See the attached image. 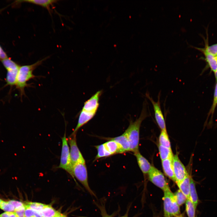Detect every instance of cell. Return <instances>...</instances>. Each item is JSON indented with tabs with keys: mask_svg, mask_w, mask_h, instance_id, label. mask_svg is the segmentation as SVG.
Returning a JSON list of instances; mask_svg holds the SVG:
<instances>
[{
	"mask_svg": "<svg viewBox=\"0 0 217 217\" xmlns=\"http://www.w3.org/2000/svg\"><path fill=\"white\" fill-rule=\"evenodd\" d=\"M146 100L144 101L140 116L134 121H130L129 125L124 133L128 139L130 151L135 153L139 152V143L140 128L141 123L150 114L148 111V106Z\"/></svg>",
	"mask_w": 217,
	"mask_h": 217,
	"instance_id": "6da1fadb",
	"label": "cell"
},
{
	"mask_svg": "<svg viewBox=\"0 0 217 217\" xmlns=\"http://www.w3.org/2000/svg\"><path fill=\"white\" fill-rule=\"evenodd\" d=\"M102 93L101 90L98 91L84 102L80 112L77 124L72 134H76L79 128L95 115L99 107V98Z\"/></svg>",
	"mask_w": 217,
	"mask_h": 217,
	"instance_id": "7a4b0ae2",
	"label": "cell"
},
{
	"mask_svg": "<svg viewBox=\"0 0 217 217\" xmlns=\"http://www.w3.org/2000/svg\"><path fill=\"white\" fill-rule=\"evenodd\" d=\"M48 57L39 60L30 65L20 66L17 76L15 85L16 88L20 92L21 98L22 96L25 94L24 91L25 88L30 86V85L27 83V82L31 79H33L36 77L33 74V71Z\"/></svg>",
	"mask_w": 217,
	"mask_h": 217,
	"instance_id": "3957f363",
	"label": "cell"
},
{
	"mask_svg": "<svg viewBox=\"0 0 217 217\" xmlns=\"http://www.w3.org/2000/svg\"><path fill=\"white\" fill-rule=\"evenodd\" d=\"M163 199L164 217H175L180 214V206L170 189L164 191Z\"/></svg>",
	"mask_w": 217,
	"mask_h": 217,
	"instance_id": "277c9868",
	"label": "cell"
},
{
	"mask_svg": "<svg viewBox=\"0 0 217 217\" xmlns=\"http://www.w3.org/2000/svg\"><path fill=\"white\" fill-rule=\"evenodd\" d=\"M72 176L73 178L75 177L91 196L96 197L88 184L87 171L85 163H79L74 165L72 168Z\"/></svg>",
	"mask_w": 217,
	"mask_h": 217,
	"instance_id": "5b68a950",
	"label": "cell"
},
{
	"mask_svg": "<svg viewBox=\"0 0 217 217\" xmlns=\"http://www.w3.org/2000/svg\"><path fill=\"white\" fill-rule=\"evenodd\" d=\"M62 142L60 163L58 168L64 170L72 176V167L71 163L70 148L65 131L62 138Z\"/></svg>",
	"mask_w": 217,
	"mask_h": 217,
	"instance_id": "8992f818",
	"label": "cell"
},
{
	"mask_svg": "<svg viewBox=\"0 0 217 217\" xmlns=\"http://www.w3.org/2000/svg\"><path fill=\"white\" fill-rule=\"evenodd\" d=\"M76 134H71L68 139L70 146L71 163L72 167L79 163H85V161L77 146L76 138Z\"/></svg>",
	"mask_w": 217,
	"mask_h": 217,
	"instance_id": "52a82bcc",
	"label": "cell"
},
{
	"mask_svg": "<svg viewBox=\"0 0 217 217\" xmlns=\"http://www.w3.org/2000/svg\"><path fill=\"white\" fill-rule=\"evenodd\" d=\"M148 174L150 181L164 191L170 189L164 175L157 168L152 166Z\"/></svg>",
	"mask_w": 217,
	"mask_h": 217,
	"instance_id": "ba28073f",
	"label": "cell"
},
{
	"mask_svg": "<svg viewBox=\"0 0 217 217\" xmlns=\"http://www.w3.org/2000/svg\"><path fill=\"white\" fill-rule=\"evenodd\" d=\"M160 93V92L159 94L157 102H155L147 92L146 96L153 105L155 118L158 125L161 130L166 131L165 121L161 107Z\"/></svg>",
	"mask_w": 217,
	"mask_h": 217,
	"instance_id": "9c48e42d",
	"label": "cell"
},
{
	"mask_svg": "<svg viewBox=\"0 0 217 217\" xmlns=\"http://www.w3.org/2000/svg\"><path fill=\"white\" fill-rule=\"evenodd\" d=\"M172 164L175 183L178 185L189 174L177 154L174 155L172 159Z\"/></svg>",
	"mask_w": 217,
	"mask_h": 217,
	"instance_id": "30bf717a",
	"label": "cell"
},
{
	"mask_svg": "<svg viewBox=\"0 0 217 217\" xmlns=\"http://www.w3.org/2000/svg\"><path fill=\"white\" fill-rule=\"evenodd\" d=\"M201 52L204 55L205 59L211 70L215 73L217 70V56L214 55L207 52L203 48L194 47Z\"/></svg>",
	"mask_w": 217,
	"mask_h": 217,
	"instance_id": "8fae6325",
	"label": "cell"
},
{
	"mask_svg": "<svg viewBox=\"0 0 217 217\" xmlns=\"http://www.w3.org/2000/svg\"><path fill=\"white\" fill-rule=\"evenodd\" d=\"M111 139L114 140L119 146L121 153L130 151V144L126 135L124 133L122 135Z\"/></svg>",
	"mask_w": 217,
	"mask_h": 217,
	"instance_id": "7c38bea8",
	"label": "cell"
},
{
	"mask_svg": "<svg viewBox=\"0 0 217 217\" xmlns=\"http://www.w3.org/2000/svg\"><path fill=\"white\" fill-rule=\"evenodd\" d=\"M172 158H168L162 161L163 170L165 174L175 182L173 164Z\"/></svg>",
	"mask_w": 217,
	"mask_h": 217,
	"instance_id": "4fadbf2b",
	"label": "cell"
},
{
	"mask_svg": "<svg viewBox=\"0 0 217 217\" xmlns=\"http://www.w3.org/2000/svg\"><path fill=\"white\" fill-rule=\"evenodd\" d=\"M136 156L138 165L144 174H148L152 166L148 161L140 153L139 151L134 153Z\"/></svg>",
	"mask_w": 217,
	"mask_h": 217,
	"instance_id": "5bb4252c",
	"label": "cell"
},
{
	"mask_svg": "<svg viewBox=\"0 0 217 217\" xmlns=\"http://www.w3.org/2000/svg\"><path fill=\"white\" fill-rule=\"evenodd\" d=\"M58 1L54 0H27L20 1V2H27L38 5L47 9L49 12L51 10L50 7Z\"/></svg>",
	"mask_w": 217,
	"mask_h": 217,
	"instance_id": "9a60e30c",
	"label": "cell"
},
{
	"mask_svg": "<svg viewBox=\"0 0 217 217\" xmlns=\"http://www.w3.org/2000/svg\"><path fill=\"white\" fill-rule=\"evenodd\" d=\"M191 177L188 175L184 180L177 185L179 189L186 196L187 199H190V183Z\"/></svg>",
	"mask_w": 217,
	"mask_h": 217,
	"instance_id": "2e32d148",
	"label": "cell"
},
{
	"mask_svg": "<svg viewBox=\"0 0 217 217\" xmlns=\"http://www.w3.org/2000/svg\"><path fill=\"white\" fill-rule=\"evenodd\" d=\"M19 69L7 70L5 86H9L11 87L15 85Z\"/></svg>",
	"mask_w": 217,
	"mask_h": 217,
	"instance_id": "e0dca14e",
	"label": "cell"
},
{
	"mask_svg": "<svg viewBox=\"0 0 217 217\" xmlns=\"http://www.w3.org/2000/svg\"><path fill=\"white\" fill-rule=\"evenodd\" d=\"M190 199L196 209L198 202V198L196 191L195 183L191 177L190 178Z\"/></svg>",
	"mask_w": 217,
	"mask_h": 217,
	"instance_id": "ac0fdd59",
	"label": "cell"
},
{
	"mask_svg": "<svg viewBox=\"0 0 217 217\" xmlns=\"http://www.w3.org/2000/svg\"><path fill=\"white\" fill-rule=\"evenodd\" d=\"M104 144L107 150L112 155L117 153H121L119 146L114 140L110 139Z\"/></svg>",
	"mask_w": 217,
	"mask_h": 217,
	"instance_id": "d6986e66",
	"label": "cell"
},
{
	"mask_svg": "<svg viewBox=\"0 0 217 217\" xmlns=\"http://www.w3.org/2000/svg\"><path fill=\"white\" fill-rule=\"evenodd\" d=\"M158 148L162 161L168 158H173L174 155L171 149L165 147L159 144Z\"/></svg>",
	"mask_w": 217,
	"mask_h": 217,
	"instance_id": "ffe728a7",
	"label": "cell"
},
{
	"mask_svg": "<svg viewBox=\"0 0 217 217\" xmlns=\"http://www.w3.org/2000/svg\"><path fill=\"white\" fill-rule=\"evenodd\" d=\"M41 213L42 217H55L61 213L48 205H46Z\"/></svg>",
	"mask_w": 217,
	"mask_h": 217,
	"instance_id": "44dd1931",
	"label": "cell"
},
{
	"mask_svg": "<svg viewBox=\"0 0 217 217\" xmlns=\"http://www.w3.org/2000/svg\"><path fill=\"white\" fill-rule=\"evenodd\" d=\"M159 144L171 149L170 142L167 131L162 130L159 137Z\"/></svg>",
	"mask_w": 217,
	"mask_h": 217,
	"instance_id": "7402d4cb",
	"label": "cell"
},
{
	"mask_svg": "<svg viewBox=\"0 0 217 217\" xmlns=\"http://www.w3.org/2000/svg\"><path fill=\"white\" fill-rule=\"evenodd\" d=\"M97 153L95 157V160L100 158L109 156L112 155L107 150L104 144L96 146Z\"/></svg>",
	"mask_w": 217,
	"mask_h": 217,
	"instance_id": "603a6c76",
	"label": "cell"
},
{
	"mask_svg": "<svg viewBox=\"0 0 217 217\" xmlns=\"http://www.w3.org/2000/svg\"><path fill=\"white\" fill-rule=\"evenodd\" d=\"M2 62L7 70L18 69L20 67L16 63L8 58L2 60Z\"/></svg>",
	"mask_w": 217,
	"mask_h": 217,
	"instance_id": "cb8c5ba5",
	"label": "cell"
},
{
	"mask_svg": "<svg viewBox=\"0 0 217 217\" xmlns=\"http://www.w3.org/2000/svg\"><path fill=\"white\" fill-rule=\"evenodd\" d=\"M185 206L186 211L188 217H195L196 209L190 199H187Z\"/></svg>",
	"mask_w": 217,
	"mask_h": 217,
	"instance_id": "d4e9b609",
	"label": "cell"
},
{
	"mask_svg": "<svg viewBox=\"0 0 217 217\" xmlns=\"http://www.w3.org/2000/svg\"><path fill=\"white\" fill-rule=\"evenodd\" d=\"M25 207L41 212L46 204L38 202H29L25 203Z\"/></svg>",
	"mask_w": 217,
	"mask_h": 217,
	"instance_id": "484cf974",
	"label": "cell"
},
{
	"mask_svg": "<svg viewBox=\"0 0 217 217\" xmlns=\"http://www.w3.org/2000/svg\"><path fill=\"white\" fill-rule=\"evenodd\" d=\"M174 194L177 203L179 206L186 202L187 198L179 189L176 191Z\"/></svg>",
	"mask_w": 217,
	"mask_h": 217,
	"instance_id": "4316f807",
	"label": "cell"
},
{
	"mask_svg": "<svg viewBox=\"0 0 217 217\" xmlns=\"http://www.w3.org/2000/svg\"><path fill=\"white\" fill-rule=\"evenodd\" d=\"M0 209L5 212H14L15 209L14 206L9 201L2 200L0 205Z\"/></svg>",
	"mask_w": 217,
	"mask_h": 217,
	"instance_id": "83f0119b",
	"label": "cell"
},
{
	"mask_svg": "<svg viewBox=\"0 0 217 217\" xmlns=\"http://www.w3.org/2000/svg\"><path fill=\"white\" fill-rule=\"evenodd\" d=\"M217 104V81L216 83L215 89L214 91V98L213 102H212V105L210 110L209 112L208 115V119L209 116H211V120H212V116L214 113L215 108Z\"/></svg>",
	"mask_w": 217,
	"mask_h": 217,
	"instance_id": "f1b7e54d",
	"label": "cell"
},
{
	"mask_svg": "<svg viewBox=\"0 0 217 217\" xmlns=\"http://www.w3.org/2000/svg\"><path fill=\"white\" fill-rule=\"evenodd\" d=\"M25 217H42L41 212L26 207Z\"/></svg>",
	"mask_w": 217,
	"mask_h": 217,
	"instance_id": "f546056e",
	"label": "cell"
},
{
	"mask_svg": "<svg viewBox=\"0 0 217 217\" xmlns=\"http://www.w3.org/2000/svg\"><path fill=\"white\" fill-rule=\"evenodd\" d=\"M205 47L203 48L208 52L217 56V43L209 46L206 44Z\"/></svg>",
	"mask_w": 217,
	"mask_h": 217,
	"instance_id": "4dcf8cb0",
	"label": "cell"
},
{
	"mask_svg": "<svg viewBox=\"0 0 217 217\" xmlns=\"http://www.w3.org/2000/svg\"><path fill=\"white\" fill-rule=\"evenodd\" d=\"M25 209L26 207L25 205L15 209L14 212L17 217H25Z\"/></svg>",
	"mask_w": 217,
	"mask_h": 217,
	"instance_id": "1f68e13d",
	"label": "cell"
},
{
	"mask_svg": "<svg viewBox=\"0 0 217 217\" xmlns=\"http://www.w3.org/2000/svg\"><path fill=\"white\" fill-rule=\"evenodd\" d=\"M8 201L14 206L15 210L25 205L24 203L20 201L14 200Z\"/></svg>",
	"mask_w": 217,
	"mask_h": 217,
	"instance_id": "d6a6232c",
	"label": "cell"
},
{
	"mask_svg": "<svg viewBox=\"0 0 217 217\" xmlns=\"http://www.w3.org/2000/svg\"><path fill=\"white\" fill-rule=\"evenodd\" d=\"M102 217H112L111 215H108L107 212L104 205H102L99 206Z\"/></svg>",
	"mask_w": 217,
	"mask_h": 217,
	"instance_id": "836d02e7",
	"label": "cell"
},
{
	"mask_svg": "<svg viewBox=\"0 0 217 217\" xmlns=\"http://www.w3.org/2000/svg\"><path fill=\"white\" fill-rule=\"evenodd\" d=\"M0 217H17L14 212H5L0 214Z\"/></svg>",
	"mask_w": 217,
	"mask_h": 217,
	"instance_id": "e575fe53",
	"label": "cell"
},
{
	"mask_svg": "<svg viewBox=\"0 0 217 217\" xmlns=\"http://www.w3.org/2000/svg\"><path fill=\"white\" fill-rule=\"evenodd\" d=\"M8 58L5 53L1 47L0 48V59L1 60Z\"/></svg>",
	"mask_w": 217,
	"mask_h": 217,
	"instance_id": "d590c367",
	"label": "cell"
},
{
	"mask_svg": "<svg viewBox=\"0 0 217 217\" xmlns=\"http://www.w3.org/2000/svg\"><path fill=\"white\" fill-rule=\"evenodd\" d=\"M129 210H127L126 213L123 215L118 217H128V213Z\"/></svg>",
	"mask_w": 217,
	"mask_h": 217,
	"instance_id": "8d00e7d4",
	"label": "cell"
},
{
	"mask_svg": "<svg viewBox=\"0 0 217 217\" xmlns=\"http://www.w3.org/2000/svg\"><path fill=\"white\" fill-rule=\"evenodd\" d=\"M55 217H66V216L65 215L60 213L59 215H57Z\"/></svg>",
	"mask_w": 217,
	"mask_h": 217,
	"instance_id": "74e56055",
	"label": "cell"
},
{
	"mask_svg": "<svg viewBox=\"0 0 217 217\" xmlns=\"http://www.w3.org/2000/svg\"><path fill=\"white\" fill-rule=\"evenodd\" d=\"M215 77L216 79V81H217V70L214 73Z\"/></svg>",
	"mask_w": 217,
	"mask_h": 217,
	"instance_id": "f35d334b",
	"label": "cell"
},
{
	"mask_svg": "<svg viewBox=\"0 0 217 217\" xmlns=\"http://www.w3.org/2000/svg\"><path fill=\"white\" fill-rule=\"evenodd\" d=\"M175 217H183V216L182 214H179L175 216Z\"/></svg>",
	"mask_w": 217,
	"mask_h": 217,
	"instance_id": "ab89813d",
	"label": "cell"
},
{
	"mask_svg": "<svg viewBox=\"0 0 217 217\" xmlns=\"http://www.w3.org/2000/svg\"><path fill=\"white\" fill-rule=\"evenodd\" d=\"M2 200H2L0 198V205L1 203L2 202Z\"/></svg>",
	"mask_w": 217,
	"mask_h": 217,
	"instance_id": "60d3db41",
	"label": "cell"
},
{
	"mask_svg": "<svg viewBox=\"0 0 217 217\" xmlns=\"http://www.w3.org/2000/svg\"><path fill=\"white\" fill-rule=\"evenodd\" d=\"M0 47H1L0 46Z\"/></svg>",
	"mask_w": 217,
	"mask_h": 217,
	"instance_id": "b9f144b4",
	"label": "cell"
}]
</instances>
